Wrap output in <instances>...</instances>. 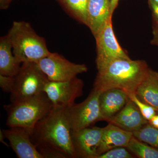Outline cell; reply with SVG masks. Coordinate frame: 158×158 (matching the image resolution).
<instances>
[{
	"label": "cell",
	"instance_id": "6da1fadb",
	"mask_svg": "<svg viewBox=\"0 0 158 158\" xmlns=\"http://www.w3.org/2000/svg\"><path fill=\"white\" fill-rule=\"evenodd\" d=\"M72 130L63 108H53L31 131V140L43 158H76Z\"/></svg>",
	"mask_w": 158,
	"mask_h": 158
},
{
	"label": "cell",
	"instance_id": "7a4b0ae2",
	"mask_svg": "<svg viewBox=\"0 0 158 158\" xmlns=\"http://www.w3.org/2000/svg\"><path fill=\"white\" fill-rule=\"evenodd\" d=\"M149 68L143 60L118 59L98 70L93 87L101 91L117 88L128 94H135Z\"/></svg>",
	"mask_w": 158,
	"mask_h": 158
},
{
	"label": "cell",
	"instance_id": "3957f363",
	"mask_svg": "<svg viewBox=\"0 0 158 158\" xmlns=\"http://www.w3.org/2000/svg\"><path fill=\"white\" fill-rule=\"evenodd\" d=\"M7 35L13 53L22 64L37 63L50 53L44 38L39 36L28 23L14 22Z\"/></svg>",
	"mask_w": 158,
	"mask_h": 158
},
{
	"label": "cell",
	"instance_id": "277c9868",
	"mask_svg": "<svg viewBox=\"0 0 158 158\" xmlns=\"http://www.w3.org/2000/svg\"><path fill=\"white\" fill-rule=\"evenodd\" d=\"M3 108L7 113V126L20 127L31 132L37 123L52 110L53 106L43 91L23 101L4 105Z\"/></svg>",
	"mask_w": 158,
	"mask_h": 158
},
{
	"label": "cell",
	"instance_id": "5b68a950",
	"mask_svg": "<svg viewBox=\"0 0 158 158\" xmlns=\"http://www.w3.org/2000/svg\"><path fill=\"white\" fill-rule=\"evenodd\" d=\"M14 79V87L10 94L11 103L23 101L43 92L49 81L35 62L22 63Z\"/></svg>",
	"mask_w": 158,
	"mask_h": 158
},
{
	"label": "cell",
	"instance_id": "8992f818",
	"mask_svg": "<svg viewBox=\"0 0 158 158\" xmlns=\"http://www.w3.org/2000/svg\"><path fill=\"white\" fill-rule=\"evenodd\" d=\"M102 92L93 87L84 102L64 109L65 117L72 131L90 127L97 122L102 121L99 103Z\"/></svg>",
	"mask_w": 158,
	"mask_h": 158
},
{
	"label": "cell",
	"instance_id": "52a82bcc",
	"mask_svg": "<svg viewBox=\"0 0 158 158\" xmlns=\"http://www.w3.org/2000/svg\"><path fill=\"white\" fill-rule=\"evenodd\" d=\"M37 63L49 81H69L88 71L85 64L71 62L57 53H50Z\"/></svg>",
	"mask_w": 158,
	"mask_h": 158
},
{
	"label": "cell",
	"instance_id": "ba28073f",
	"mask_svg": "<svg viewBox=\"0 0 158 158\" xmlns=\"http://www.w3.org/2000/svg\"><path fill=\"white\" fill-rule=\"evenodd\" d=\"M112 17L95 36L96 42V63L97 70L118 59H130L119 45L113 32Z\"/></svg>",
	"mask_w": 158,
	"mask_h": 158
},
{
	"label": "cell",
	"instance_id": "9c48e42d",
	"mask_svg": "<svg viewBox=\"0 0 158 158\" xmlns=\"http://www.w3.org/2000/svg\"><path fill=\"white\" fill-rule=\"evenodd\" d=\"M84 83L77 77L65 81H48L44 89L54 108H65L74 104L83 93Z\"/></svg>",
	"mask_w": 158,
	"mask_h": 158
},
{
	"label": "cell",
	"instance_id": "30bf717a",
	"mask_svg": "<svg viewBox=\"0 0 158 158\" xmlns=\"http://www.w3.org/2000/svg\"><path fill=\"white\" fill-rule=\"evenodd\" d=\"M102 131L103 128L97 127L72 131V142L76 158L98 157Z\"/></svg>",
	"mask_w": 158,
	"mask_h": 158
},
{
	"label": "cell",
	"instance_id": "8fae6325",
	"mask_svg": "<svg viewBox=\"0 0 158 158\" xmlns=\"http://www.w3.org/2000/svg\"><path fill=\"white\" fill-rule=\"evenodd\" d=\"M5 137L19 158H43L31 140V132L20 127L3 130Z\"/></svg>",
	"mask_w": 158,
	"mask_h": 158
},
{
	"label": "cell",
	"instance_id": "7c38bea8",
	"mask_svg": "<svg viewBox=\"0 0 158 158\" xmlns=\"http://www.w3.org/2000/svg\"><path fill=\"white\" fill-rule=\"evenodd\" d=\"M129 99L127 92L117 88L102 91L99 98L102 120L108 122L124 107Z\"/></svg>",
	"mask_w": 158,
	"mask_h": 158
},
{
	"label": "cell",
	"instance_id": "4fadbf2b",
	"mask_svg": "<svg viewBox=\"0 0 158 158\" xmlns=\"http://www.w3.org/2000/svg\"><path fill=\"white\" fill-rule=\"evenodd\" d=\"M108 122L132 133L149 123L130 98L124 107Z\"/></svg>",
	"mask_w": 158,
	"mask_h": 158
},
{
	"label": "cell",
	"instance_id": "5bb4252c",
	"mask_svg": "<svg viewBox=\"0 0 158 158\" xmlns=\"http://www.w3.org/2000/svg\"><path fill=\"white\" fill-rule=\"evenodd\" d=\"M112 17L110 0H88L87 26L94 37Z\"/></svg>",
	"mask_w": 158,
	"mask_h": 158
},
{
	"label": "cell",
	"instance_id": "9a60e30c",
	"mask_svg": "<svg viewBox=\"0 0 158 158\" xmlns=\"http://www.w3.org/2000/svg\"><path fill=\"white\" fill-rule=\"evenodd\" d=\"M133 136L131 132L109 123L107 126L103 128L99 156L116 148H126Z\"/></svg>",
	"mask_w": 158,
	"mask_h": 158
},
{
	"label": "cell",
	"instance_id": "2e32d148",
	"mask_svg": "<svg viewBox=\"0 0 158 158\" xmlns=\"http://www.w3.org/2000/svg\"><path fill=\"white\" fill-rule=\"evenodd\" d=\"M22 63L12 52V45L8 35L0 38V75L14 77L19 71Z\"/></svg>",
	"mask_w": 158,
	"mask_h": 158
},
{
	"label": "cell",
	"instance_id": "e0dca14e",
	"mask_svg": "<svg viewBox=\"0 0 158 158\" xmlns=\"http://www.w3.org/2000/svg\"><path fill=\"white\" fill-rule=\"evenodd\" d=\"M135 94L145 103L158 109V72L149 68L147 75L138 86Z\"/></svg>",
	"mask_w": 158,
	"mask_h": 158
},
{
	"label": "cell",
	"instance_id": "ac0fdd59",
	"mask_svg": "<svg viewBox=\"0 0 158 158\" xmlns=\"http://www.w3.org/2000/svg\"><path fill=\"white\" fill-rule=\"evenodd\" d=\"M66 12L87 26L88 0H57Z\"/></svg>",
	"mask_w": 158,
	"mask_h": 158
},
{
	"label": "cell",
	"instance_id": "d6986e66",
	"mask_svg": "<svg viewBox=\"0 0 158 158\" xmlns=\"http://www.w3.org/2000/svg\"><path fill=\"white\" fill-rule=\"evenodd\" d=\"M126 148L138 158H158V148L140 141L134 136Z\"/></svg>",
	"mask_w": 158,
	"mask_h": 158
},
{
	"label": "cell",
	"instance_id": "ffe728a7",
	"mask_svg": "<svg viewBox=\"0 0 158 158\" xmlns=\"http://www.w3.org/2000/svg\"><path fill=\"white\" fill-rule=\"evenodd\" d=\"M133 134L138 140L158 149V128L148 123Z\"/></svg>",
	"mask_w": 158,
	"mask_h": 158
},
{
	"label": "cell",
	"instance_id": "44dd1931",
	"mask_svg": "<svg viewBox=\"0 0 158 158\" xmlns=\"http://www.w3.org/2000/svg\"><path fill=\"white\" fill-rule=\"evenodd\" d=\"M129 97L138 107L142 116L148 122L157 114L156 110L152 106L145 103L138 98L135 94L129 95Z\"/></svg>",
	"mask_w": 158,
	"mask_h": 158
},
{
	"label": "cell",
	"instance_id": "7402d4cb",
	"mask_svg": "<svg viewBox=\"0 0 158 158\" xmlns=\"http://www.w3.org/2000/svg\"><path fill=\"white\" fill-rule=\"evenodd\" d=\"M132 155L125 147H117L100 155L97 158H132Z\"/></svg>",
	"mask_w": 158,
	"mask_h": 158
},
{
	"label": "cell",
	"instance_id": "603a6c76",
	"mask_svg": "<svg viewBox=\"0 0 158 158\" xmlns=\"http://www.w3.org/2000/svg\"><path fill=\"white\" fill-rule=\"evenodd\" d=\"M14 77L0 75V87L3 92L11 94L14 87Z\"/></svg>",
	"mask_w": 158,
	"mask_h": 158
},
{
	"label": "cell",
	"instance_id": "cb8c5ba5",
	"mask_svg": "<svg viewBox=\"0 0 158 158\" xmlns=\"http://www.w3.org/2000/svg\"><path fill=\"white\" fill-rule=\"evenodd\" d=\"M153 38L151 41L152 45L156 46L158 48V20L152 15Z\"/></svg>",
	"mask_w": 158,
	"mask_h": 158
},
{
	"label": "cell",
	"instance_id": "d4e9b609",
	"mask_svg": "<svg viewBox=\"0 0 158 158\" xmlns=\"http://www.w3.org/2000/svg\"><path fill=\"white\" fill-rule=\"evenodd\" d=\"M150 7L152 11V15L158 20V4L153 0H148Z\"/></svg>",
	"mask_w": 158,
	"mask_h": 158
},
{
	"label": "cell",
	"instance_id": "484cf974",
	"mask_svg": "<svg viewBox=\"0 0 158 158\" xmlns=\"http://www.w3.org/2000/svg\"><path fill=\"white\" fill-rule=\"evenodd\" d=\"M13 0H0V9L5 10L9 8Z\"/></svg>",
	"mask_w": 158,
	"mask_h": 158
},
{
	"label": "cell",
	"instance_id": "4316f807",
	"mask_svg": "<svg viewBox=\"0 0 158 158\" xmlns=\"http://www.w3.org/2000/svg\"><path fill=\"white\" fill-rule=\"evenodd\" d=\"M119 0H110V12L113 15V12L118 6Z\"/></svg>",
	"mask_w": 158,
	"mask_h": 158
},
{
	"label": "cell",
	"instance_id": "83f0119b",
	"mask_svg": "<svg viewBox=\"0 0 158 158\" xmlns=\"http://www.w3.org/2000/svg\"><path fill=\"white\" fill-rule=\"evenodd\" d=\"M149 123L154 127L158 128V114H156L149 121Z\"/></svg>",
	"mask_w": 158,
	"mask_h": 158
},
{
	"label": "cell",
	"instance_id": "f1b7e54d",
	"mask_svg": "<svg viewBox=\"0 0 158 158\" xmlns=\"http://www.w3.org/2000/svg\"><path fill=\"white\" fill-rule=\"evenodd\" d=\"M6 138L5 135H4L3 131H2V130H0V141L3 144H5L7 147H9L10 146V144H8V143H6L4 140V138Z\"/></svg>",
	"mask_w": 158,
	"mask_h": 158
},
{
	"label": "cell",
	"instance_id": "f546056e",
	"mask_svg": "<svg viewBox=\"0 0 158 158\" xmlns=\"http://www.w3.org/2000/svg\"><path fill=\"white\" fill-rule=\"evenodd\" d=\"M155 2L157 3V4H158V0H153Z\"/></svg>",
	"mask_w": 158,
	"mask_h": 158
},
{
	"label": "cell",
	"instance_id": "4dcf8cb0",
	"mask_svg": "<svg viewBox=\"0 0 158 158\" xmlns=\"http://www.w3.org/2000/svg\"><path fill=\"white\" fill-rule=\"evenodd\" d=\"M156 113L157 114H158V109H157V110H156Z\"/></svg>",
	"mask_w": 158,
	"mask_h": 158
}]
</instances>
